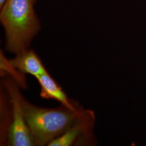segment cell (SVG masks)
I'll return each mask as SVG.
<instances>
[{"label": "cell", "mask_w": 146, "mask_h": 146, "mask_svg": "<svg viewBox=\"0 0 146 146\" xmlns=\"http://www.w3.org/2000/svg\"><path fill=\"white\" fill-rule=\"evenodd\" d=\"M21 101L25 119L35 146H47L78 123L87 110L81 108L73 110L62 106L56 108L40 107L32 104L22 95Z\"/></svg>", "instance_id": "6da1fadb"}, {"label": "cell", "mask_w": 146, "mask_h": 146, "mask_svg": "<svg viewBox=\"0 0 146 146\" xmlns=\"http://www.w3.org/2000/svg\"><path fill=\"white\" fill-rule=\"evenodd\" d=\"M36 0H7L1 8L0 20L5 34V49L17 55L29 49L41 26L34 5Z\"/></svg>", "instance_id": "7a4b0ae2"}, {"label": "cell", "mask_w": 146, "mask_h": 146, "mask_svg": "<svg viewBox=\"0 0 146 146\" xmlns=\"http://www.w3.org/2000/svg\"><path fill=\"white\" fill-rule=\"evenodd\" d=\"M3 84L7 92L11 110L2 120L6 122L1 125V143H4L5 139L9 146H35L22 107L20 87L11 78H5Z\"/></svg>", "instance_id": "3957f363"}, {"label": "cell", "mask_w": 146, "mask_h": 146, "mask_svg": "<svg viewBox=\"0 0 146 146\" xmlns=\"http://www.w3.org/2000/svg\"><path fill=\"white\" fill-rule=\"evenodd\" d=\"M95 120L94 111L86 110L82 118L61 135L50 141L47 146H71L93 145V128Z\"/></svg>", "instance_id": "277c9868"}, {"label": "cell", "mask_w": 146, "mask_h": 146, "mask_svg": "<svg viewBox=\"0 0 146 146\" xmlns=\"http://www.w3.org/2000/svg\"><path fill=\"white\" fill-rule=\"evenodd\" d=\"M40 86V96L43 99L54 100L68 109L76 110L82 107L68 98L61 86L50 76L48 72L37 78Z\"/></svg>", "instance_id": "5b68a950"}, {"label": "cell", "mask_w": 146, "mask_h": 146, "mask_svg": "<svg viewBox=\"0 0 146 146\" xmlns=\"http://www.w3.org/2000/svg\"><path fill=\"white\" fill-rule=\"evenodd\" d=\"M9 61L21 73L31 75L35 78L48 72L40 58L30 49L16 55Z\"/></svg>", "instance_id": "8992f818"}, {"label": "cell", "mask_w": 146, "mask_h": 146, "mask_svg": "<svg viewBox=\"0 0 146 146\" xmlns=\"http://www.w3.org/2000/svg\"><path fill=\"white\" fill-rule=\"evenodd\" d=\"M0 60L1 75L9 74L11 76V78H13L20 87L26 88L27 84L25 74L21 73L11 64L9 60L7 59L2 51L0 54Z\"/></svg>", "instance_id": "52a82bcc"}, {"label": "cell", "mask_w": 146, "mask_h": 146, "mask_svg": "<svg viewBox=\"0 0 146 146\" xmlns=\"http://www.w3.org/2000/svg\"><path fill=\"white\" fill-rule=\"evenodd\" d=\"M7 0H0V8H1L5 3Z\"/></svg>", "instance_id": "ba28073f"}]
</instances>
